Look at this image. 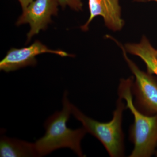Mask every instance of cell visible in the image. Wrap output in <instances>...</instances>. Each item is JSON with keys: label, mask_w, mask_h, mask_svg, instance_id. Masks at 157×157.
<instances>
[{"label": "cell", "mask_w": 157, "mask_h": 157, "mask_svg": "<svg viewBox=\"0 0 157 157\" xmlns=\"http://www.w3.org/2000/svg\"><path fill=\"white\" fill-rule=\"evenodd\" d=\"M66 91L63 99V108L47 119L44 124L46 132L43 137L35 142L38 157L46 155L58 149L68 148L79 157H85L81 147V142L87 133L83 127L72 130L67 126L72 105Z\"/></svg>", "instance_id": "obj_1"}, {"label": "cell", "mask_w": 157, "mask_h": 157, "mask_svg": "<svg viewBox=\"0 0 157 157\" xmlns=\"http://www.w3.org/2000/svg\"><path fill=\"white\" fill-rule=\"evenodd\" d=\"M133 76L121 79L118 90L119 97L125 100L134 117V124L130 130V138L134 147L130 157H149L154 152L157 144V114L147 115L135 107L132 86Z\"/></svg>", "instance_id": "obj_2"}, {"label": "cell", "mask_w": 157, "mask_h": 157, "mask_svg": "<svg viewBox=\"0 0 157 157\" xmlns=\"http://www.w3.org/2000/svg\"><path fill=\"white\" fill-rule=\"evenodd\" d=\"M122 100L119 97L112 119L106 123L88 117L72 105V113L74 117L81 123L88 133L99 140L111 157H123L124 155V138L122 124L123 112L127 108Z\"/></svg>", "instance_id": "obj_3"}, {"label": "cell", "mask_w": 157, "mask_h": 157, "mask_svg": "<svg viewBox=\"0 0 157 157\" xmlns=\"http://www.w3.org/2000/svg\"><path fill=\"white\" fill-rule=\"evenodd\" d=\"M117 42V41H116ZM122 50L124 58L135 77L132 86L135 96V105L142 113L147 115L157 113V82L150 74L139 69L137 65L128 57L125 48L117 42Z\"/></svg>", "instance_id": "obj_4"}, {"label": "cell", "mask_w": 157, "mask_h": 157, "mask_svg": "<svg viewBox=\"0 0 157 157\" xmlns=\"http://www.w3.org/2000/svg\"><path fill=\"white\" fill-rule=\"evenodd\" d=\"M59 6L58 0H34L23 10L16 25L29 24L30 30L27 35V44L40 31L46 29L48 24L52 22L51 16L57 15Z\"/></svg>", "instance_id": "obj_5"}, {"label": "cell", "mask_w": 157, "mask_h": 157, "mask_svg": "<svg viewBox=\"0 0 157 157\" xmlns=\"http://www.w3.org/2000/svg\"><path fill=\"white\" fill-rule=\"evenodd\" d=\"M45 53L54 54L63 57L74 56L60 49H49L39 40H36L28 47L12 48L8 51L6 56L0 62V70L8 73L27 66H36V57Z\"/></svg>", "instance_id": "obj_6"}, {"label": "cell", "mask_w": 157, "mask_h": 157, "mask_svg": "<svg viewBox=\"0 0 157 157\" xmlns=\"http://www.w3.org/2000/svg\"><path fill=\"white\" fill-rule=\"evenodd\" d=\"M90 17L82 30L86 32L94 18L98 16L103 17L105 25L113 31H120L124 25L121 17V9L119 0H88Z\"/></svg>", "instance_id": "obj_7"}, {"label": "cell", "mask_w": 157, "mask_h": 157, "mask_svg": "<svg viewBox=\"0 0 157 157\" xmlns=\"http://www.w3.org/2000/svg\"><path fill=\"white\" fill-rule=\"evenodd\" d=\"M1 157H38L35 143L2 136L0 140Z\"/></svg>", "instance_id": "obj_8"}, {"label": "cell", "mask_w": 157, "mask_h": 157, "mask_svg": "<svg viewBox=\"0 0 157 157\" xmlns=\"http://www.w3.org/2000/svg\"><path fill=\"white\" fill-rule=\"evenodd\" d=\"M131 54L140 58L145 63L148 73L157 76V57L155 49L146 37L143 36L138 43H128L124 47Z\"/></svg>", "instance_id": "obj_9"}, {"label": "cell", "mask_w": 157, "mask_h": 157, "mask_svg": "<svg viewBox=\"0 0 157 157\" xmlns=\"http://www.w3.org/2000/svg\"><path fill=\"white\" fill-rule=\"evenodd\" d=\"M59 5L64 9L67 6L74 11H82L83 7V3L81 0H58Z\"/></svg>", "instance_id": "obj_10"}, {"label": "cell", "mask_w": 157, "mask_h": 157, "mask_svg": "<svg viewBox=\"0 0 157 157\" xmlns=\"http://www.w3.org/2000/svg\"><path fill=\"white\" fill-rule=\"evenodd\" d=\"M34 0H18L22 8V11L26 9L29 5Z\"/></svg>", "instance_id": "obj_11"}, {"label": "cell", "mask_w": 157, "mask_h": 157, "mask_svg": "<svg viewBox=\"0 0 157 157\" xmlns=\"http://www.w3.org/2000/svg\"><path fill=\"white\" fill-rule=\"evenodd\" d=\"M134 2H147V0H134Z\"/></svg>", "instance_id": "obj_12"}, {"label": "cell", "mask_w": 157, "mask_h": 157, "mask_svg": "<svg viewBox=\"0 0 157 157\" xmlns=\"http://www.w3.org/2000/svg\"><path fill=\"white\" fill-rule=\"evenodd\" d=\"M147 2H150V1H154V2H157V0H147Z\"/></svg>", "instance_id": "obj_13"}, {"label": "cell", "mask_w": 157, "mask_h": 157, "mask_svg": "<svg viewBox=\"0 0 157 157\" xmlns=\"http://www.w3.org/2000/svg\"><path fill=\"white\" fill-rule=\"evenodd\" d=\"M156 56L157 57V50H156Z\"/></svg>", "instance_id": "obj_14"}, {"label": "cell", "mask_w": 157, "mask_h": 157, "mask_svg": "<svg viewBox=\"0 0 157 157\" xmlns=\"http://www.w3.org/2000/svg\"><path fill=\"white\" fill-rule=\"evenodd\" d=\"M156 156H157V152H156Z\"/></svg>", "instance_id": "obj_15"}]
</instances>
